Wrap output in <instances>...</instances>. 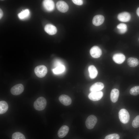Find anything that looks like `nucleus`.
<instances>
[{"instance_id": "4", "label": "nucleus", "mask_w": 139, "mask_h": 139, "mask_svg": "<svg viewBox=\"0 0 139 139\" xmlns=\"http://www.w3.org/2000/svg\"><path fill=\"white\" fill-rule=\"evenodd\" d=\"M97 121V117L94 115H91L87 118L85 121V125L87 128L89 129H93Z\"/></svg>"}, {"instance_id": "11", "label": "nucleus", "mask_w": 139, "mask_h": 139, "mask_svg": "<svg viewBox=\"0 0 139 139\" xmlns=\"http://www.w3.org/2000/svg\"><path fill=\"white\" fill-rule=\"evenodd\" d=\"M59 100L65 106L70 105L72 102V100L70 97L65 94L61 95L59 97Z\"/></svg>"}, {"instance_id": "12", "label": "nucleus", "mask_w": 139, "mask_h": 139, "mask_svg": "<svg viewBox=\"0 0 139 139\" xmlns=\"http://www.w3.org/2000/svg\"><path fill=\"white\" fill-rule=\"evenodd\" d=\"M105 20L104 16L101 15H98L94 16L92 20L93 24L96 26H99L102 24Z\"/></svg>"}, {"instance_id": "31", "label": "nucleus", "mask_w": 139, "mask_h": 139, "mask_svg": "<svg viewBox=\"0 0 139 139\" xmlns=\"http://www.w3.org/2000/svg\"><path fill=\"white\" fill-rule=\"evenodd\" d=\"M3 13L2 10L0 9V19H1L3 16Z\"/></svg>"}, {"instance_id": "19", "label": "nucleus", "mask_w": 139, "mask_h": 139, "mask_svg": "<svg viewBox=\"0 0 139 139\" xmlns=\"http://www.w3.org/2000/svg\"><path fill=\"white\" fill-rule=\"evenodd\" d=\"M8 108L7 103L4 101L0 102V114H3L6 112Z\"/></svg>"}, {"instance_id": "25", "label": "nucleus", "mask_w": 139, "mask_h": 139, "mask_svg": "<svg viewBox=\"0 0 139 139\" xmlns=\"http://www.w3.org/2000/svg\"><path fill=\"white\" fill-rule=\"evenodd\" d=\"M132 125L134 128L139 127V115L137 116L133 120Z\"/></svg>"}, {"instance_id": "33", "label": "nucleus", "mask_w": 139, "mask_h": 139, "mask_svg": "<svg viewBox=\"0 0 139 139\" xmlns=\"http://www.w3.org/2000/svg\"></svg>"}, {"instance_id": "16", "label": "nucleus", "mask_w": 139, "mask_h": 139, "mask_svg": "<svg viewBox=\"0 0 139 139\" xmlns=\"http://www.w3.org/2000/svg\"><path fill=\"white\" fill-rule=\"evenodd\" d=\"M44 29L47 33L51 35L55 34L57 31L56 28L50 24H47L45 27Z\"/></svg>"}, {"instance_id": "7", "label": "nucleus", "mask_w": 139, "mask_h": 139, "mask_svg": "<svg viewBox=\"0 0 139 139\" xmlns=\"http://www.w3.org/2000/svg\"><path fill=\"white\" fill-rule=\"evenodd\" d=\"M90 53L92 57L97 58L99 57L101 55L102 51L99 47L94 46L91 48L90 50Z\"/></svg>"}, {"instance_id": "23", "label": "nucleus", "mask_w": 139, "mask_h": 139, "mask_svg": "<svg viewBox=\"0 0 139 139\" xmlns=\"http://www.w3.org/2000/svg\"><path fill=\"white\" fill-rule=\"evenodd\" d=\"M12 139H26L24 135L20 132H17L14 133L12 136Z\"/></svg>"}, {"instance_id": "21", "label": "nucleus", "mask_w": 139, "mask_h": 139, "mask_svg": "<svg viewBox=\"0 0 139 139\" xmlns=\"http://www.w3.org/2000/svg\"><path fill=\"white\" fill-rule=\"evenodd\" d=\"M30 12L28 9H25L21 11L18 15L19 18L20 19L23 20L26 19L29 16Z\"/></svg>"}, {"instance_id": "22", "label": "nucleus", "mask_w": 139, "mask_h": 139, "mask_svg": "<svg viewBox=\"0 0 139 139\" xmlns=\"http://www.w3.org/2000/svg\"><path fill=\"white\" fill-rule=\"evenodd\" d=\"M65 70V66L63 65H62L53 69L52 71L54 74H58L63 72Z\"/></svg>"}, {"instance_id": "2", "label": "nucleus", "mask_w": 139, "mask_h": 139, "mask_svg": "<svg viewBox=\"0 0 139 139\" xmlns=\"http://www.w3.org/2000/svg\"><path fill=\"white\" fill-rule=\"evenodd\" d=\"M119 117L120 121L123 124H126L130 119L129 114L127 111L125 109H122L119 112Z\"/></svg>"}, {"instance_id": "27", "label": "nucleus", "mask_w": 139, "mask_h": 139, "mask_svg": "<svg viewBox=\"0 0 139 139\" xmlns=\"http://www.w3.org/2000/svg\"><path fill=\"white\" fill-rule=\"evenodd\" d=\"M118 29H127V25L125 24L121 23L118 24L117 26Z\"/></svg>"}, {"instance_id": "15", "label": "nucleus", "mask_w": 139, "mask_h": 139, "mask_svg": "<svg viewBox=\"0 0 139 139\" xmlns=\"http://www.w3.org/2000/svg\"><path fill=\"white\" fill-rule=\"evenodd\" d=\"M114 61L116 63L120 64L124 62L125 59V57L123 54L117 53L115 54L112 57Z\"/></svg>"}, {"instance_id": "28", "label": "nucleus", "mask_w": 139, "mask_h": 139, "mask_svg": "<svg viewBox=\"0 0 139 139\" xmlns=\"http://www.w3.org/2000/svg\"><path fill=\"white\" fill-rule=\"evenodd\" d=\"M72 1L75 4L79 5H82L83 3V1L81 0H73Z\"/></svg>"}, {"instance_id": "14", "label": "nucleus", "mask_w": 139, "mask_h": 139, "mask_svg": "<svg viewBox=\"0 0 139 139\" xmlns=\"http://www.w3.org/2000/svg\"><path fill=\"white\" fill-rule=\"evenodd\" d=\"M69 127L66 125L62 126L59 129L58 132V136L60 138L65 137L68 134L69 131Z\"/></svg>"}, {"instance_id": "20", "label": "nucleus", "mask_w": 139, "mask_h": 139, "mask_svg": "<svg viewBox=\"0 0 139 139\" xmlns=\"http://www.w3.org/2000/svg\"><path fill=\"white\" fill-rule=\"evenodd\" d=\"M127 62L129 66L132 67L136 66L139 63V61L137 59L133 57L129 58Z\"/></svg>"}, {"instance_id": "9", "label": "nucleus", "mask_w": 139, "mask_h": 139, "mask_svg": "<svg viewBox=\"0 0 139 139\" xmlns=\"http://www.w3.org/2000/svg\"><path fill=\"white\" fill-rule=\"evenodd\" d=\"M43 4L45 9L47 11H51L54 8V3L52 0H44L43 2Z\"/></svg>"}, {"instance_id": "30", "label": "nucleus", "mask_w": 139, "mask_h": 139, "mask_svg": "<svg viewBox=\"0 0 139 139\" xmlns=\"http://www.w3.org/2000/svg\"><path fill=\"white\" fill-rule=\"evenodd\" d=\"M127 29H118V31L120 33H124L126 32L127 31Z\"/></svg>"}, {"instance_id": "18", "label": "nucleus", "mask_w": 139, "mask_h": 139, "mask_svg": "<svg viewBox=\"0 0 139 139\" xmlns=\"http://www.w3.org/2000/svg\"><path fill=\"white\" fill-rule=\"evenodd\" d=\"M88 69L89 73V76L91 79H93L95 78L98 73L96 68L94 65H91L89 67Z\"/></svg>"}, {"instance_id": "10", "label": "nucleus", "mask_w": 139, "mask_h": 139, "mask_svg": "<svg viewBox=\"0 0 139 139\" xmlns=\"http://www.w3.org/2000/svg\"><path fill=\"white\" fill-rule=\"evenodd\" d=\"M130 14L127 12H124L119 14L117 16L118 20L122 22H127L129 21L131 19Z\"/></svg>"}, {"instance_id": "1", "label": "nucleus", "mask_w": 139, "mask_h": 139, "mask_svg": "<svg viewBox=\"0 0 139 139\" xmlns=\"http://www.w3.org/2000/svg\"><path fill=\"white\" fill-rule=\"evenodd\" d=\"M47 101L46 99L43 97H40L34 101L33 106L36 110L41 111L45 109Z\"/></svg>"}, {"instance_id": "32", "label": "nucleus", "mask_w": 139, "mask_h": 139, "mask_svg": "<svg viewBox=\"0 0 139 139\" xmlns=\"http://www.w3.org/2000/svg\"><path fill=\"white\" fill-rule=\"evenodd\" d=\"M136 13L137 15L139 16V7L137 8V10Z\"/></svg>"}, {"instance_id": "13", "label": "nucleus", "mask_w": 139, "mask_h": 139, "mask_svg": "<svg viewBox=\"0 0 139 139\" xmlns=\"http://www.w3.org/2000/svg\"><path fill=\"white\" fill-rule=\"evenodd\" d=\"M104 86V85L102 83L97 82L93 84L90 87V90L91 92H98L103 89Z\"/></svg>"}, {"instance_id": "17", "label": "nucleus", "mask_w": 139, "mask_h": 139, "mask_svg": "<svg viewBox=\"0 0 139 139\" xmlns=\"http://www.w3.org/2000/svg\"><path fill=\"white\" fill-rule=\"evenodd\" d=\"M119 95V91L116 89H112L110 94V98L111 101L114 103L116 102L118 99Z\"/></svg>"}, {"instance_id": "5", "label": "nucleus", "mask_w": 139, "mask_h": 139, "mask_svg": "<svg viewBox=\"0 0 139 139\" xmlns=\"http://www.w3.org/2000/svg\"><path fill=\"white\" fill-rule=\"evenodd\" d=\"M24 87L21 84H17L13 87L11 89V92L13 95H18L21 94L23 91Z\"/></svg>"}, {"instance_id": "3", "label": "nucleus", "mask_w": 139, "mask_h": 139, "mask_svg": "<svg viewBox=\"0 0 139 139\" xmlns=\"http://www.w3.org/2000/svg\"><path fill=\"white\" fill-rule=\"evenodd\" d=\"M47 72V67L45 65H40L36 67L34 69V72L36 75L39 78L44 77Z\"/></svg>"}, {"instance_id": "8", "label": "nucleus", "mask_w": 139, "mask_h": 139, "mask_svg": "<svg viewBox=\"0 0 139 139\" xmlns=\"http://www.w3.org/2000/svg\"><path fill=\"white\" fill-rule=\"evenodd\" d=\"M103 95V92L102 91L91 92L89 94L88 98L91 100L97 101L100 99Z\"/></svg>"}, {"instance_id": "24", "label": "nucleus", "mask_w": 139, "mask_h": 139, "mask_svg": "<svg viewBox=\"0 0 139 139\" xmlns=\"http://www.w3.org/2000/svg\"><path fill=\"white\" fill-rule=\"evenodd\" d=\"M130 94L132 95L136 96L139 94V86H134L130 89L129 91Z\"/></svg>"}, {"instance_id": "29", "label": "nucleus", "mask_w": 139, "mask_h": 139, "mask_svg": "<svg viewBox=\"0 0 139 139\" xmlns=\"http://www.w3.org/2000/svg\"><path fill=\"white\" fill-rule=\"evenodd\" d=\"M62 65H63L62 63L59 60H57L55 61L54 62V66L55 67Z\"/></svg>"}, {"instance_id": "26", "label": "nucleus", "mask_w": 139, "mask_h": 139, "mask_svg": "<svg viewBox=\"0 0 139 139\" xmlns=\"http://www.w3.org/2000/svg\"><path fill=\"white\" fill-rule=\"evenodd\" d=\"M119 135L116 133L112 134L107 135L105 137V139H119Z\"/></svg>"}, {"instance_id": "6", "label": "nucleus", "mask_w": 139, "mask_h": 139, "mask_svg": "<svg viewBox=\"0 0 139 139\" xmlns=\"http://www.w3.org/2000/svg\"><path fill=\"white\" fill-rule=\"evenodd\" d=\"M56 6L58 10L62 13H65L68 10L69 7L65 2L63 1H58L56 4Z\"/></svg>"}]
</instances>
